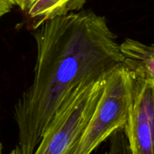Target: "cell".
<instances>
[{"mask_svg": "<svg viewBox=\"0 0 154 154\" xmlns=\"http://www.w3.org/2000/svg\"><path fill=\"white\" fill-rule=\"evenodd\" d=\"M123 65L137 78L154 82V43L126 38L120 45Z\"/></svg>", "mask_w": 154, "mask_h": 154, "instance_id": "obj_5", "label": "cell"}, {"mask_svg": "<svg viewBox=\"0 0 154 154\" xmlns=\"http://www.w3.org/2000/svg\"><path fill=\"white\" fill-rule=\"evenodd\" d=\"M72 5L69 0H29L25 11L31 17L42 20L66 14Z\"/></svg>", "mask_w": 154, "mask_h": 154, "instance_id": "obj_6", "label": "cell"}, {"mask_svg": "<svg viewBox=\"0 0 154 154\" xmlns=\"http://www.w3.org/2000/svg\"><path fill=\"white\" fill-rule=\"evenodd\" d=\"M78 1H79V0H69V2H70L71 4H72V5H78Z\"/></svg>", "mask_w": 154, "mask_h": 154, "instance_id": "obj_9", "label": "cell"}, {"mask_svg": "<svg viewBox=\"0 0 154 154\" xmlns=\"http://www.w3.org/2000/svg\"><path fill=\"white\" fill-rule=\"evenodd\" d=\"M123 129L131 154H154L153 81L135 77L132 104Z\"/></svg>", "mask_w": 154, "mask_h": 154, "instance_id": "obj_4", "label": "cell"}, {"mask_svg": "<svg viewBox=\"0 0 154 154\" xmlns=\"http://www.w3.org/2000/svg\"><path fill=\"white\" fill-rule=\"evenodd\" d=\"M106 78L81 83L68 94L32 154L74 153L96 109ZM9 154L18 153L14 149Z\"/></svg>", "mask_w": 154, "mask_h": 154, "instance_id": "obj_2", "label": "cell"}, {"mask_svg": "<svg viewBox=\"0 0 154 154\" xmlns=\"http://www.w3.org/2000/svg\"><path fill=\"white\" fill-rule=\"evenodd\" d=\"M14 6V4L10 0H0V18L9 13Z\"/></svg>", "mask_w": 154, "mask_h": 154, "instance_id": "obj_7", "label": "cell"}, {"mask_svg": "<svg viewBox=\"0 0 154 154\" xmlns=\"http://www.w3.org/2000/svg\"><path fill=\"white\" fill-rule=\"evenodd\" d=\"M135 82V75L124 65L107 76L96 109L73 154H91L116 131L124 129L132 104Z\"/></svg>", "mask_w": 154, "mask_h": 154, "instance_id": "obj_3", "label": "cell"}, {"mask_svg": "<svg viewBox=\"0 0 154 154\" xmlns=\"http://www.w3.org/2000/svg\"><path fill=\"white\" fill-rule=\"evenodd\" d=\"M0 154H2V145L0 143Z\"/></svg>", "mask_w": 154, "mask_h": 154, "instance_id": "obj_10", "label": "cell"}, {"mask_svg": "<svg viewBox=\"0 0 154 154\" xmlns=\"http://www.w3.org/2000/svg\"><path fill=\"white\" fill-rule=\"evenodd\" d=\"M10 1L13 3L14 5L18 6L23 11L26 10L27 4L29 2V0H10Z\"/></svg>", "mask_w": 154, "mask_h": 154, "instance_id": "obj_8", "label": "cell"}, {"mask_svg": "<svg viewBox=\"0 0 154 154\" xmlns=\"http://www.w3.org/2000/svg\"></svg>", "mask_w": 154, "mask_h": 154, "instance_id": "obj_11", "label": "cell"}, {"mask_svg": "<svg viewBox=\"0 0 154 154\" xmlns=\"http://www.w3.org/2000/svg\"><path fill=\"white\" fill-rule=\"evenodd\" d=\"M34 78L14 107L18 154H32L51 118L72 90L105 78L123 57L105 17L90 11L38 22Z\"/></svg>", "mask_w": 154, "mask_h": 154, "instance_id": "obj_1", "label": "cell"}]
</instances>
